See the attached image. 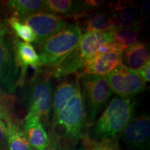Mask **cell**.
<instances>
[{
  "label": "cell",
  "instance_id": "obj_1",
  "mask_svg": "<svg viewBox=\"0 0 150 150\" xmlns=\"http://www.w3.org/2000/svg\"><path fill=\"white\" fill-rule=\"evenodd\" d=\"M136 105L134 98L113 97L86 137L95 141L116 139L134 117Z\"/></svg>",
  "mask_w": 150,
  "mask_h": 150
},
{
  "label": "cell",
  "instance_id": "obj_2",
  "mask_svg": "<svg viewBox=\"0 0 150 150\" xmlns=\"http://www.w3.org/2000/svg\"><path fill=\"white\" fill-rule=\"evenodd\" d=\"M86 126L85 107L79 86L65 108L52 120L50 134L59 143L63 140L75 144L84 137Z\"/></svg>",
  "mask_w": 150,
  "mask_h": 150
},
{
  "label": "cell",
  "instance_id": "obj_3",
  "mask_svg": "<svg viewBox=\"0 0 150 150\" xmlns=\"http://www.w3.org/2000/svg\"><path fill=\"white\" fill-rule=\"evenodd\" d=\"M81 36L79 27L74 22L45 41L38 47L39 68L50 70L59 65L76 47Z\"/></svg>",
  "mask_w": 150,
  "mask_h": 150
},
{
  "label": "cell",
  "instance_id": "obj_4",
  "mask_svg": "<svg viewBox=\"0 0 150 150\" xmlns=\"http://www.w3.org/2000/svg\"><path fill=\"white\" fill-rule=\"evenodd\" d=\"M112 40V31L83 34L76 47L59 65L45 70L50 73L52 77L57 79L75 74L83 67L88 60L97 54L102 44Z\"/></svg>",
  "mask_w": 150,
  "mask_h": 150
},
{
  "label": "cell",
  "instance_id": "obj_5",
  "mask_svg": "<svg viewBox=\"0 0 150 150\" xmlns=\"http://www.w3.org/2000/svg\"><path fill=\"white\" fill-rule=\"evenodd\" d=\"M81 92L85 107L86 125L95 124L100 112L113 95L105 76L79 74Z\"/></svg>",
  "mask_w": 150,
  "mask_h": 150
},
{
  "label": "cell",
  "instance_id": "obj_6",
  "mask_svg": "<svg viewBox=\"0 0 150 150\" xmlns=\"http://www.w3.org/2000/svg\"><path fill=\"white\" fill-rule=\"evenodd\" d=\"M52 79L45 69H38L30 82L28 91V111L37 114L45 128L52 115Z\"/></svg>",
  "mask_w": 150,
  "mask_h": 150
},
{
  "label": "cell",
  "instance_id": "obj_7",
  "mask_svg": "<svg viewBox=\"0 0 150 150\" xmlns=\"http://www.w3.org/2000/svg\"><path fill=\"white\" fill-rule=\"evenodd\" d=\"M5 26L0 33V88L12 94L21 85V70L17 61L14 38Z\"/></svg>",
  "mask_w": 150,
  "mask_h": 150
},
{
  "label": "cell",
  "instance_id": "obj_8",
  "mask_svg": "<svg viewBox=\"0 0 150 150\" xmlns=\"http://www.w3.org/2000/svg\"><path fill=\"white\" fill-rule=\"evenodd\" d=\"M113 93L125 98H134L146 89V83L137 71L122 64L105 76Z\"/></svg>",
  "mask_w": 150,
  "mask_h": 150
},
{
  "label": "cell",
  "instance_id": "obj_9",
  "mask_svg": "<svg viewBox=\"0 0 150 150\" xmlns=\"http://www.w3.org/2000/svg\"><path fill=\"white\" fill-rule=\"evenodd\" d=\"M20 21L29 26L34 32L36 40L33 44L36 47L40 45L70 23L62 17L44 11L31 15Z\"/></svg>",
  "mask_w": 150,
  "mask_h": 150
},
{
  "label": "cell",
  "instance_id": "obj_10",
  "mask_svg": "<svg viewBox=\"0 0 150 150\" xmlns=\"http://www.w3.org/2000/svg\"><path fill=\"white\" fill-rule=\"evenodd\" d=\"M150 117L147 112L134 115L121 133L129 150H147L149 147Z\"/></svg>",
  "mask_w": 150,
  "mask_h": 150
},
{
  "label": "cell",
  "instance_id": "obj_11",
  "mask_svg": "<svg viewBox=\"0 0 150 150\" xmlns=\"http://www.w3.org/2000/svg\"><path fill=\"white\" fill-rule=\"evenodd\" d=\"M23 131L34 150H57L59 143L46 131L37 114L28 111L23 123Z\"/></svg>",
  "mask_w": 150,
  "mask_h": 150
},
{
  "label": "cell",
  "instance_id": "obj_12",
  "mask_svg": "<svg viewBox=\"0 0 150 150\" xmlns=\"http://www.w3.org/2000/svg\"><path fill=\"white\" fill-rule=\"evenodd\" d=\"M109 9L112 31L129 27L142 28L143 21L140 17V8L133 1L112 2Z\"/></svg>",
  "mask_w": 150,
  "mask_h": 150
},
{
  "label": "cell",
  "instance_id": "obj_13",
  "mask_svg": "<svg viewBox=\"0 0 150 150\" xmlns=\"http://www.w3.org/2000/svg\"><path fill=\"white\" fill-rule=\"evenodd\" d=\"M121 65L122 53L97 54L88 60L83 67L76 73L78 74L106 76Z\"/></svg>",
  "mask_w": 150,
  "mask_h": 150
},
{
  "label": "cell",
  "instance_id": "obj_14",
  "mask_svg": "<svg viewBox=\"0 0 150 150\" xmlns=\"http://www.w3.org/2000/svg\"><path fill=\"white\" fill-rule=\"evenodd\" d=\"M109 8L86 13L75 18V23L79 25L82 35L93 32L112 31Z\"/></svg>",
  "mask_w": 150,
  "mask_h": 150
},
{
  "label": "cell",
  "instance_id": "obj_15",
  "mask_svg": "<svg viewBox=\"0 0 150 150\" xmlns=\"http://www.w3.org/2000/svg\"><path fill=\"white\" fill-rule=\"evenodd\" d=\"M79 86V76L77 73H75L74 76H70V77L69 76L63 77V79L56 86L53 93L52 120L54 119L65 108L76 93Z\"/></svg>",
  "mask_w": 150,
  "mask_h": 150
},
{
  "label": "cell",
  "instance_id": "obj_16",
  "mask_svg": "<svg viewBox=\"0 0 150 150\" xmlns=\"http://www.w3.org/2000/svg\"><path fill=\"white\" fill-rule=\"evenodd\" d=\"M42 11L67 18H76L86 13L83 1L80 0H46Z\"/></svg>",
  "mask_w": 150,
  "mask_h": 150
},
{
  "label": "cell",
  "instance_id": "obj_17",
  "mask_svg": "<svg viewBox=\"0 0 150 150\" xmlns=\"http://www.w3.org/2000/svg\"><path fill=\"white\" fill-rule=\"evenodd\" d=\"M14 47L17 61L21 70L22 85L24 83L28 67L30 66L38 70L40 65V59L34 47L30 43L15 38Z\"/></svg>",
  "mask_w": 150,
  "mask_h": 150
},
{
  "label": "cell",
  "instance_id": "obj_18",
  "mask_svg": "<svg viewBox=\"0 0 150 150\" xmlns=\"http://www.w3.org/2000/svg\"><path fill=\"white\" fill-rule=\"evenodd\" d=\"M149 60V47L145 42H138L122 53V64L135 71L141 68Z\"/></svg>",
  "mask_w": 150,
  "mask_h": 150
},
{
  "label": "cell",
  "instance_id": "obj_19",
  "mask_svg": "<svg viewBox=\"0 0 150 150\" xmlns=\"http://www.w3.org/2000/svg\"><path fill=\"white\" fill-rule=\"evenodd\" d=\"M44 1L41 0H11L6 1V8L12 17L19 20L42 11Z\"/></svg>",
  "mask_w": 150,
  "mask_h": 150
},
{
  "label": "cell",
  "instance_id": "obj_20",
  "mask_svg": "<svg viewBox=\"0 0 150 150\" xmlns=\"http://www.w3.org/2000/svg\"><path fill=\"white\" fill-rule=\"evenodd\" d=\"M6 125L8 150H34L30 145L23 130L20 128L15 120L7 121Z\"/></svg>",
  "mask_w": 150,
  "mask_h": 150
},
{
  "label": "cell",
  "instance_id": "obj_21",
  "mask_svg": "<svg viewBox=\"0 0 150 150\" xmlns=\"http://www.w3.org/2000/svg\"><path fill=\"white\" fill-rule=\"evenodd\" d=\"M140 27H129L114 30L112 40L121 44L125 49L139 42Z\"/></svg>",
  "mask_w": 150,
  "mask_h": 150
},
{
  "label": "cell",
  "instance_id": "obj_22",
  "mask_svg": "<svg viewBox=\"0 0 150 150\" xmlns=\"http://www.w3.org/2000/svg\"><path fill=\"white\" fill-rule=\"evenodd\" d=\"M8 24L12 29L16 36L21 38L25 42H34L36 40L35 33L27 24L22 23L18 18L10 17L8 19Z\"/></svg>",
  "mask_w": 150,
  "mask_h": 150
},
{
  "label": "cell",
  "instance_id": "obj_23",
  "mask_svg": "<svg viewBox=\"0 0 150 150\" xmlns=\"http://www.w3.org/2000/svg\"><path fill=\"white\" fill-rule=\"evenodd\" d=\"M83 147L85 150H121L117 139L95 141L88 137H83Z\"/></svg>",
  "mask_w": 150,
  "mask_h": 150
},
{
  "label": "cell",
  "instance_id": "obj_24",
  "mask_svg": "<svg viewBox=\"0 0 150 150\" xmlns=\"http://www.w3.org/2000/svg\"><path fill=\"white\" fill-rule=\"evenodd\" d=\"M7 149V129L5 122L0 115V150Z\"/></svg>",
  "mask_w": 150,
  "mask_h": 150
},
{
  "label": "cell",
  "instance_id": "obj_25",
  "mask_svg": "<svg viewBox=\"0 0 150 150\" xmlns=\"http://www.w3.org/2000/svg\"><path fill=\"white\" fill-rule=\"evenodd\" d=\"M150 60L148 61L145 65L142 66L141 68L139 69L137 72L140 76V77L142 79V80L145 82L150 81Z\"/></svg>",
  "mask_w": 150,
  "mask_h": 150
},
{
  "label": "cell",
  "instance_id": "obj_26",
  "mask_svg": "<svg viewBox=\"0 0 150 150\" xmlns=\"http://www.w3.org/2000/svg\"><path fill=\"white\" fill-rule=\"evenodd\" d=\"M9 100L7 95L0 88V108H8Z\"/></svg>",
  "mask_w": 150,
  "mask_h": 150
},
{
  "label": "cell",
  "instance_id": "obj_27",
  "mask_svg": "<svg viewBox=\"0 0 150 150\" xmlns=\"http://www.w3.org/2000/svg\"><path fill=\"white\" fill-rule=\"evenodd\" d=\"M57 150H85V148H84L83 146L78 148V149H74V148H70L68 147H61Z\"/></svg>",
  "mask_w": 150,
  "mask_h": 150
},
{
  "label": "cell",
  "instance_id": "obj_28",
  "mask_svg": "<svg viewBox=\"0 0 150 150\" xmlns=\"http://www.w3.org/2000/svg\"><path fill=\"white\" fill-rule=\"evenodd\" d=\"M5 24H1L0 23V33H1V31H2V29H4V27H5Z\"/></svg>",
  "mask_w": 150,
  "mask_h": 150
}]
</instances>
